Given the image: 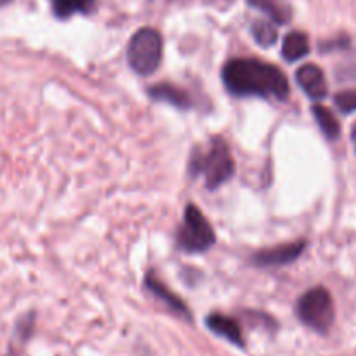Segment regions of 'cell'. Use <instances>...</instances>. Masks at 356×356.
Instances as JSON below:
<instances>
[{"label":"cell","mask_w":356,"mask_h":356,"mask_svg":"<svg viewBox=\"0 0 356 356\" xmlns=\"http://www.w3.org/2000/svg\"><path fill=\"white\" fill-rule=\"evenodd\" d=\"M306 248V241L286 243V245L275 246L269 250H260L253 253L252 264L257 267H280L292 264L300 257V253Z\"/></svg>","instance_id":"obj_6"},{"label":"cell","mask_w":356,"mask_h":356,"mask_svg":"<svg viewBox=\"0 0 356 356\" xmlns=\"http://www.w3.org/2000/svg\"><path fill=\"white\" fill-rule=\"evenodd\" d=\"M252 8L260 9L278 25H285L290 19V9L278 0H246Z\"/></svg>","instance_id":"obj_14"},{"label":"cell","mask_w":356,"mask_h":356,"mask_svg":"<svg viewBox=\"0 0 356 356\" xmlns=\"http://www.w3.org/2000/svg\"><path fill=\"white\" fill-rule=\"evenodd\" d=\"M252 35L255 42L262 47H271L278 39V30L271 22L266 19H257L252 25Z\"/></svg>","instance_id":"obj_15"},{"label":"cell","mask_w":356,"mask_h":356,"mask_svg":"<svg viewBox=\"0 0 356 356\" xmlns=\"http://www.w3.org/2000/svg\"><path fill=\"white\" fill-rule=\"evenodd\" d=\"M311 111H313L314 119H316L318 128L321 129V133H323L328 140H335L339 135H341V124H339V121L335 119V115L332 114L327 107L316 104V105H313V108H311Z\"/></svg>","instance_id":"obj_13"},{"label":"cell","mask_w":356,"mask_h":356,"mask_svg":"<svg viewBox=\"0 0 356 356\" xmlns=\"http://www.w3.org/2000/svg\"><path fill=\"white\" fill-rule=\"evenodd\" d=\"M309 53V39L304 32H290L283 40L282 54L289 63L302 60Z\"/></svg>","instance_id":"obj_11"},{"label":"cell","mask_w":356,"mask_h":356,"mask_svg":"<svg viewBox=\"0 0 356 356\" xmlns=\"http://www.w3.org/2000/svg\"><path fill=\"white\" fill-rule=\"evenodd\" d=\"M189 175L203 177L204 186L210 191L224 186L234 175V159L222 136H213L203 149H194L189 161Z\"/></svg>","instance_id":"obj_2"},{"label":"cell","mask_w":356,"mask_h":356,"mask_svg":"<svg viewBox=\"0 0 356 356\" xmlns=\"http://www.w3.org/2000/svg\"><path fill=\"white\" fill-rule=\"evenodd\" d=\"M163 61V37L154 29H140L128 44V63L138 75H150Z\"/></svg>","instance_id":"obj_4"},{"label":"cell","mask_w":356,"mask_h":356,"mask_svg":"<svg viewBox=\"0 0 356 356\" xmlns=\"http://www.w3.org/2000/svg\"><path fill=\"white\" fill-rule=\"evenodd\" d=\"M215 231L208 218L196 204H187L184 222L177 232L178 248L187 253H201L210 250L215 245Z\"/></svg>","instance_id":"obj_5"},{"label":"cell","mask_w":356,"mask_h":356,"mask_svg":"<svg viewBox=\"0 0 356 356\" xmlns=\"http://www.w3.org/2000/svg\"><path fill=\"white\" fill-rule=\"evenodd\" d=\"M207 327L213 332L218 337L225 339L231 344L238 346V348H245V339H243L241 327L238 321L231 316H225L220 313H211L207 318Z\"/></svg>","instance_id":"obj_9"},{"label":"cell","mask_w":356,"mask_h":356,"mask_svg":"<svg viewBox=\"0 0 356 356\" xmlns=\"http://www.w3.org/2000/svg\"><path fill=\"white\" fill-rule=\"evenodd\" d=\"M56 18L67 19L74 15H89L95 9L97 0H49Z\"/></svg>","instance_id":"obj_12"},{"label":"cell","mask_w":356,"mask_h":356,"mask_svg":"<svg viewBox=\"0 0 356 356\" xmlns=\"http://www.w3.org/2000/svg\"><path fill=\"white\" fill-rule=\"evenodd\" d=\"M296 313L300 323L318 334H327L335 320L334 300L323 286H314L300 296V299L297 300Z\"/></svg>","instance_id":"obj_3"},{"label":"cell","mask_w":356,"mask_h":356,"mask_svg":"<svg viewBox=\"0 0 356 356\" xmlns=\"http://www.w3.org/2000/svg\"><path fill=\"white\" fill-rule=\"evenodd\" d=\"M337 77L341 79V82H356V54L339 65Z\"/></svg>","instance_id":"obj_17"},{"label":"cell","mask_w":356,"mask_h":356,"mask_svg":"<svg viewBox=\"0 0 356 356\" xmlns=\"http://www.w3.org/2000/svg\"><path fill=\"white\" fill-rule=\"evenodd\" d=\"M296 81L304 93L313 100H323L328 93V84L323 70L313 63L302 65L296 72Z\"/></svg>","instance_id":"obj_8"},{"label":"cell","mask_w":356,"mask_h":356,"mask_svg":"<svg viewBox=\"0 0 356 356\" xmlns=\"http://www.w3.org/2000/svg\"><path fill=\"white\" fill-rule=\"evenodd\" d=\"M13 0H0V8H4V6H8V4H11Z\"/></svg>","instance_id":"obj_19"},{"label":"cell","mask_w":356,"mask_h":356,"mask_svg":"<svg viewBox=\"0 0 356 356\" xmlns=\"http://www.w3.org/2000/svg\"><path fill=\"white\" fill-rule=\"evenodd\" d=\"M351 142H353V147H355V152H356V122L351 129Z\"/></svg>","instance_id":"obj_18"},{"label":"cell","mask_w":356,"mask_h":356,"mask_svg":"<svg viewBox=\"0 0 356 356\" xmlns=\"http://www.w3.org/2000/svg\"><path fill=\"white\" fill-rule=\"evenodd\" d=\"M145 289L149 290V293H152L157 300L164 304L170 311H173L177 316L184 318L187 321H193V314H191V309L186 306L182 299L178 296H175L163 282L157 280V276L154 275V271H149L145 276Z\"/></svg>","instance_id":"obj_7"},{"label":"cell","mask_w":356,"mask_h":356,"mask_svg":"<svg viewBox=\"0 0 356 356\" xmlns=\"http://www.w3.org/2000/svg\"><path fill=\"white\" fill-rule=\"evenodd\" d=\"M222 81L232 97L285 102L290 95L286 75L275 65L257 58H234L222 68Z\"/></svg>","instance_id":"obj_1"},{"label":"cell","mask_w":356,"mask_h":356,"mask_svg":"<svg viewBox=\"0 0 356 356\" xmlns=\"http://www.w3.org/2000/svg\"><path fill=\"white\" fill-rule=\"evenodd\" d=\"M335 105L341 112L344 114H351V112L356 111V89H351V91H342V93H337L334 98Z\"/></svg>","instance_id":"obj_16"},{"label":"cell","mask_w":356,"mask_h":356,"mask_svg":"<svg viewBox=\"0 0 356 356\" xmlns=\"http://www.w3.org/2000/svg\"><path fill=\"white\" fill-rule=\"evenodd\" d=\"M149 97L156 102H164V104H170L177 108H182V111L193 107V100H191L189 93L184 91L182 88H178V86L170 84V82L152 86L149 89Z\"/></svg>","instance_id":"obj_10"}]
</instances>
